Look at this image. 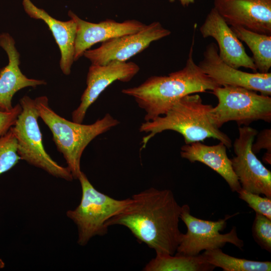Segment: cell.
<instances>
[{
  "instance_id": "obj_1",
  "label": "cell",
  "mask_w": 271,
  "mask_h": 271,
  "mask_svg": "<svg viewBox=\"0 0 271 271\" xmlns=\"http://www.w3.org/2000/svg\"><path fill=\"white\" fill-rule=\"evenodd\" d=\"M130 199L125 208L106 221V226H124L156 254L174 255L183 233L179 228L181 206L172 191L151 187Z\"/></svg>"
},
{
  "instance_id": "obj_2",
  "label": "cell",
  "mask_w": 271,
  "mask_h": 271,
  "mask_svg": "<svg viewBox=\"0 0 271 271\" xmlns=\"http://www.w3.org/2000/svg\"><path fill=\"white\" fill-rule=\"evenodd\" d=\"M194 37L183 69L167 76H153L139 86L123 89L122 92L134 99L146 112V121L165 114L183 97L212 91L219 86L205 74L193 58Z\"/></svg>"
},
{
  "instance_id": "obj_3",
  "label": "cell",
  "mask_w": 271,
  "mask_h": 271,
  "mask_svg": "<svg viewBox=\"0 0 271 271\" xmlns=\"http://www.w3.org/2000/svg\"><path fill=\"white\" fill-rule=\"evenodd\" d=\"M212 106L204 104L197 93L187 95L176 102L164 116L142 123L140 132H149L143 137L142 148L156 134L167 130L180 133L185 144L203 142L213 138L223 143L227 148L232 147L230 138L210 121L209 112Z\"/></svg>"
},
{
  "instance_id": "obj_4",
  "label": "cell",
  "mask_w": 271,
  "mask_h": 271,
  "mask_svg": "<svg viewBox=\"0 0 271 271\" xmlns=\"http://www.w3.org/2000/svg\"><path fill=\"white\" fill-rule=\"evenodd\" d=\"M35 100L39 117L50 129L53 141L63 155L73 178L78 179L82 171L80 160L85 149L96 137L118 125L119 122L109 113L90 124L71 121L52 110L47 96H40Z\"/></svg>"
},
{
  "instance_id": "obj_5",
  "label": "cell",
  "mask_w": 271,
  "mask_h": 271,
  "mask_svg": "<svg viewBox=\"0 0 271 271\" xmlns=\"http://www.w3.org/2000/svg\"><path fill=\"white\" fill-rule=\"evenodd\" d=\"M78 179L82 190L81 201L75 209L68 210L66 215L77 227V243L84 246L93 237L107 233L106 221L125 208L131 199L117 200L98 191L82 171Z\"/></svg>"
},
{
  "instance_id": "obj_6",
  "label": "cell",
  "mask_w": 271,
  "mask_h": 271,
  "mask_svg": "<svg viewBox=\"0 0 271 271\" xmlns=\"http://www.w3.org/2000/svg\"><path fill=\"white\" fill-rule=\"evenodd\" d=\"M20 104L22 111L11 128L17 141V152L21 160L54 177L72 181L74 178L68 168L57 163L44 149L35 99L25 95L20 99Z\"/></svg>"
},
{
  "instance_id": "obj_7",
  "label": "cell",
  "mask_w": 271,
  "mask_h": 271,
  "mask_svg": "<svg viewBox=\"0 0 271 271\" xmlns=\"http://www.w3.org/2000/svg\"><path fill=\"white\" fill-rule=\"evenodd\" d=\"M218 104L209 112L211 123L219 128L228 121L248 125L254 121H271V98L236 86H219L212 91Z\"/></svg>"
},
{
  "instance_id": "obj_8",
  "label": "cell",
  "mask_w": 271,
  "mask_h": 271,
  "mask_svg": "<svg viewBox=\"0 0 271 271\" xmlns=\"http://www.w3.org/2000/svg\"><path fill=\"white\" fill-rule=\"evenodd\" d=\"M232 216L216 221L203 220L192 215L188 205L181 206L180 219L186 225L187 231L185 234L183 233L176 253L197 255L202 250L221 248L227 243L241 249L244 242L238 237L235 226L227 233H220L225 229L227 220Z\"/></svg>"
},
{
  "instance_id": "obj_9",
  "label": "cell",
  "mask_w": 271,
  "mask_h": 271,
  "mask_svg": "<svg viewBox=\"0 0 271 271\" xmlns=\"http://www.w3.org/2000/svg\"><path fill=\"white\" fill-rule=\"evenodd\" d=\"M239 136L233 144L235 155L230 159L241 188L271 198V172L252 151L257 131L246 125L238 128Z\"/></svg>"
},
{
  "instance_id": "obj_10",
  "label": "cell",
  "mask_w": 271,
  "mask_h": 271,
  "mask_svg": "<svg viewBox=\"0 0 271 271\" xmlns=\"http://www.w3.org/2000/svg\"><path fill=\"white\" fill-rule=\"evenodd\" d=\"M170 34L171 31L160 22H154L137 33L111 39L102 43L98 48L88 49L83 56L94 65H105L113 61L126 62L153 42Z\"/></svg>"
},
{
  "instance_id": "obj_11",
  "label": "cell",
  "mask_w": 271,
  "mask_h": 271,
  "mask_svg": "<svg viewBox=\"0 0 271 271\" xmlns=\"http://www.w3.org/2000/svg\"><path fill=\"white\" fill-rule=\"evenodd\" d=\"M201 70L219 86L245 88L271 95V73H248L229 66L220 57L217 45L209 44L198 65Z\"/></svg>"
},
{
  "instance_id": "obj_12",
  "label": "cell",
  "mask_w": 271,
  "mask_h": 271,
  "mask_svg": "<svg viewBox=\"0 0 271 271\" xmlns=\"http://www.w3.org/2000/svg\"><path fill=\"white\" fill-rule=\"evenodd\" d=\"M139 70V65L133 62L113 61L105 65L91 64L80 103L72 113V121L82 123L89 106L106 87L116 80L129 81Z\"/></svg>"
},
{
  "instance_id": "obj_13",
  "label": "cell",
  "mask_w": 271,
  "mask_h": 271,
  "mask_svg": "<svg viewBox=\"0 0 271 271\" xmlns=\"http://www.w3.org/2000/svg\"><path fill=\"white\" fill-rule=\"evenodd\" d=\"M214 3L228 25L271 35V0H214Z\"/></svg>"
},
{
  "instance_id": "obj_14",
  "label": "cell",
  "mask_w": 271,
  "mask_h": 271,
  "mask_svg": "<svg viewBox=\"0 0 271 271\" xmlns=\"http://www.w3.org/2000/svg\"><path fill=\"white\" fill-rule=\"evenodd\" d=\"M199 30L203 38L212 37L216 40L219 55L227 64L237 69L244 67L257 71L241 41L214 8L208 13Z\"/></svg>"
},
{
  "instance_id": "obj_15",
  "label": "cell",
  "mask_w": 271,
  "mask_h": 271,
  "mask_svg": "<svg viewBox=\"0 0 271 271\" xmlns=\"http://www.w3.org/2000/svg\"><path fill=\"white\" fill-rule=\"evenodd\" d=\"M68 15L76 24L74 61L83 56L84 52L94 44L137 33L146 26L135 20L117 22L108 19L98 23H93L80 19L71 11L68 12Z\"/></svg>"
},
{
  "instance_id": "obj_16",
  "label": "cell",
  "mask_w": 271,
  "mask_h": 271,
  "mask_svg": "<svg viewBox=\"0 0 271 271\" xmlns=\"http://www.w3.org/2000/svg\"><path fill=\"white\" fill-rule=\"evenodd\" d=\"M0 46L9 58L8 65L0 69V109L9 111L13 108L12 100L17 92L26 87H36L47 83L43 80L28 78L23 74L19 67L20 54L10 34L0 35Z\"/></svg>"
},
{
  "instance_id": "obj_17",
  "label": "cell",
  "mask_w": 271,
  "mask_h": 271,
  "mask_svg": "<svg viewBox=\"0 0 271 271\" xmlns=\"http://www.w3.org/2000/svg\"><path fill=\"white\" fill-rule=\"evenodd\" d=\"M22 4L25 11L31 18L41 20L47 24L61 52L60 68L65 75H69L74 61L75 22L72 19L65 22L57 20L43 9L37 7L31 0H22Z\"/></svg>"
},
{
  "instance_id": "obj_18",
  "label": "cell",
  "mask_w": 271,
  "mask_h": 271,
  "mask_svg": "<svg viewBox=\"0 0 271 271\" xmlns=\"http://www.w3.org/2000/svg\"><path fill=\"white\" fill-rule=\"evenodd\" d=\"M226 148L221 142L207 146L197 142L183 146L180 155L191 163L199 162L208 166L225 180L232 192H237L241 187L227 156Z\"/></svg>"
},
{
  "instance_id": "obj_19",
  "label": "cell",
  "mask_w": 271,
  "mask_h": 271,
  "mask_svg": "<svg viewBox=\"0 0 271 271\" xmlns=\"http://www.w3.org/2000/svg\"><path fill=\"white\" fill-rule=\"evenodd\" d=\"M215 267L208 263L202 254L187 255L176 253L156 254L144 267V271H211Z\"/></svg>"
},
{
  "instance_id": "obj_20",
  "label": "cell",
  "mask_w": 271,
  "mask_h": 271,
  "mask_svg": "<svg viewBox=\"0 0 271 271\" xmlns=\"http://www.w3.org/2000/svg\"><path fill=\"white\" fill-rule=\"evenodd\" d=\"M238 38L252 53V59L258 72H269L271 67V35L260 34L240 27L230 26Z\"/></svg>"
},
{
  "instance_id": "obj_21",
  "label": "cell",
  "mask_w": 271,
  "mask_h": 271,
  "mask_svg": "<svg viewBox=\"0 0 271 271\" xmlns=\"http://www.w3.org/2000/svg\"><path fill=\"white\" fill-rule=\"evenodd\" d=\"M204 258L215 267L224 271H270L271 262L239 258L224 253L221 248L205 250Z\"/></svg>"
},
{
  "instance_id": "obj_22",
  "label": "cell",
  "mask_w": 271,
  "mask_h": 271,
  "mask_svg": "<svg viewBox=\"0 0 271 271\" xmlns=\"http://www.w3.org/2000/svg\"><path fill=\"white\" fill-rule=\"evenodd\" d=\"M21 160L17 141L11 129L0 137V175L11 169Z\"/></svg>"
},
{
  "instance_id": "obj_23",
  "label": "cell",
  "mask_w": 271,
  "mask_h": 271,
  "mask_svg": "<svg viewBox=\"0 0 271 271\" xmlns=\"http://www.w3.org/2000/svg\"><path fill=\"white\" fill-rule=\"evenodd\" d=\"M252 235L262 249L271 252V219L256 213L252 226Z\"/></svg>"
},
{
  "instance_id": "obj_24",
  "label": "cell",
  "mask_w": 271,
  "mask_h": 271,
  "mask_svg": "<svg viewBox=\"0 0 271 271\" xmlns=\"http://www.w3.org/2000/svg\"><path fill=\"white\" fill-rule=\"evenodd\" d=\"M239 198L245 201L256 213L271 219V198L261 197L241 188L237 192Z\"/></svg>"
},
{
  "instance_id": "obj_25",
  "label": "cell",
  "mask_w": 271,
  "mask_h": 271,
  "mask_svg": "<svg viewBox=\"0 0 271 271\" xmlns=\"http://www.w3.org/2000/svg\"><path fill=\"white\" fill-rule=\"evenodd\" d=\"M256 136V142L252 145V151L256 154L262 149L266 150L262 160L266 164H271V129H264Z\"/></svg>"
},
{
  "instance_id": "obj_26",
  "label": "cell",
  "mask_w": 271,
  "mask_h": 271,
  "mask_svg": "<svg viewBox=\"0 0 271 271\" xmlns=\"http://www.w3.org/2000/svg\"><path fill=\"white\" fill-rule=\"evenodd\" d=\"M22 111L20 103L9 111L0 109V137L6 134L15 123Z\"/></svg>"
},
{
  "instance_id": "obj_27",
  "label": "cell",
  "mask_w": 271,
  "mask_h": 271,
  "mask_svg": "<svg viewBox=\"0 0 271 271\" xmlns=\"http://www.w3.org/2000/svg\"><path fill=\"white\" fill-rule=\"evenodd\" d=\"M175 0H169L170 2H173ZM181 5L184 6H188L191 4H193L195 0H179Z\"/></svg>"
},
{
  "instance_id": "obj_28",
  "label": "cell",
  "mask_w": 271,
  "mask_h": 271,
  "mask_svg": "<svg viewBox=\"0 0 271 271\" xmlns=\"http://www.w3.org/2000/svg\"><path fill=\"white\" fill-rule=\"evenodd\" d=\"M5 266V263L3 261L0 259V268H2Z\"/></svg>"
}]
</instances>
